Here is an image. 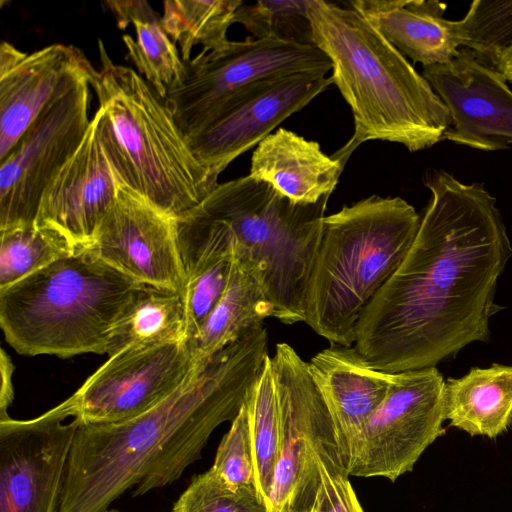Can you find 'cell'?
<instances>
[{
	"mask_svg": "<svg viewBox=\"0 0 512 512\" xmlns=\"http://www.w3.org/2000/svg\"><path fill=\"white\" fill-rule=\"evenodd\" d=\"M234 23L242 24L253 38L314 45L307 0L243 3L236 11Z\"/></svg>",
	"mask_w": 512,
	"mask_h": 512,
	"instance_id": "30",
	"label": "cell"
},
{
	"mask_svg": "<svg viewBox=\"0 0 512 512\" xmlns=\"http://www.w3.org/2000/svg\"><path fill=\"white\" fill-rule=\"evenodd\" d=\"M247 404L255 486L268 507L278 459V405L270 356L265 359Z\"/></svg>",
	"mask_w": 512,
	"mask_h": 512,
	"instance_id": "27",
	"label": "cell"
},
{
	"mask_svg": "<svg viewBox=\"0 0 512 512\" xmlns=\"http://www.w3.org/2000/svg\"><path fill=\"white\" fill-rule=\"evenodd\" d=\"M343 169L318 142L278 128L254 149L249 175L295 203L314 204L332 194Z\"/></svg>",
	"mask_w": 512,
	"mask_h": 512,
	"instance_id": "20",
	"label": "cell"
},
{
	"mask_svg": "<svg viewBox=\"0 0 512 512\" xmlns=\"http://www.w3.org/2000/svg\"><path fill=\"white\" fill-rule=\"evenodd\" d=\"M278 405V459L268 510L303 512L315 500L319 459L338 451L332 421L308 363L287 343L270 357Z\"/></svg>",
	"mask_w": 512,
	"mask_h": 512,
	"instance_id": "9",
	"label": "cell"
},
{
	"mask_svg": "<svg viewBox=\"0 0 512 512\" xmlns=\"http://www.w3.org/2000/svg\"><path fill=\"white\" fill-rule=\"evenodd\" d=\"M198 367L186 341L124 348L110 355L61 404L80 424L124 421L165 399Z\"/></svg>",
	"mask_w": 512,
	"mask_h": 512,
	"instance_id": "12",
	"label": "cell"
},
{
	"mask_svg": "<svg viewBox=\"0 0 512 512\" xmlns=\"http://www.w3.org/2000/svg\"><path fill=\"white\" fill-rule=\"evenodd\" d=\"M313 44L332 63L333 84L351 108L354 132L332 157L345 167L363 142L399 143L410 152L443 140L451 115L429 82L357 11L307 0Z\"/></svg>",
	"mask_w": 512,
	"mask_h": 512,
	"instance_id": "3",
	"label": "cell"
},
{
	"mask_svg": "<svg viewBox=\"0 0 512 512\" xmlns=\"http://www.w3.org/2000/svg\"><path fill=\"white\" fill-rule=\"evenodd\" d=\"M105 512H116V511H108V510H107V511H105Z\"/></svg>",
	"mask_w": 512,
	"mask_h": 512,
	"instance_id": "36",
	"label": "cell"
},
{
	"mask_svg": "<svg viewBox=\"0 0 512 512\" xmlns=\"http://www.w3.org/2000/svg\"><path fill=\"white\" fill-rule=\"evenodd\" d=\"M140 284L90 250L0 289V326L19 354H108L112 330Z\"/></svg>",
	"mask_w": 512,
	"mask_h": 512,
	"instance_id": "6",
	"label": "cell"
},
{
	"mask_svg": "<svg viewBox=\"0 0 512 512\" xmlns=\"http://www.w3.org/2000/svg\"><path fill=\"white\" fill-rule=\"evenodd\" d=\"M455 28L460 47L498 70L512 46V0H475L466 15L455 21Z\"/></svg>",
	"mask_w": 512,
	"mask_h": 512,
	"instance_id": "29",
	"label": "cell"
},
{
	"mask_svg": "<svg viewBox=\"0 0 512 512\" xmlns=\"http://www.w3.org/2000/svg\"><path fill=\"white\" fill-rule=\"evenodd\" d=\"M268 356L267 330L257 326L144 413L116 423H79L58 512H105L134 485L133 495L141 496L177 480L201 457L213 431L236 417Z\"/></svg>",
	"mask_w": 512,
	"mask_h": 512,
	"instance_id": "2",
	"label": "cell"
},
{
	"mask_svg": "<svg viewBox=\"0 0 512 512\" xmlns=\"http://www.w3.org/2000/svg\"><path fill=\"white\" fill-rule=\"evenodd\" d=\"M282 512H293V511L284 510V511H282ZM303 512H314V510H313V508H312V506H311L309 509H307V510H305V511H303Z\"/></svg>",
	"mask_w": 512,
	"mask_h": 512,
	"instance_id": "35",
	"label": "cell"
},
{
	"mask_svg": "<svg viewBox=\"0 0 512 512\" xmlns=\"http://www.w3.org/2000/svg\"><path fill=\"white\" fill-rule=\"evenodd\" d=\"M445 419V381L435 366L391 373L386 397L367 421L347 474L396 481L445 434Z\"/></svg>",
	"mask_w": 512,
	"mask_h": 512,
	"instance_id": "10",
	"label": "cell"
},
{
	"mask_svg": "<svg viewBox=\"0 0 512 512\" xmlns=\"http://www.w3.org/2000/svg\"><path fill=\"white\" fill-rule=\"evenodd\" d=\"M119 28L132 24L136 38L122 35L128 58L137 67L140 75L162 97L178 82L184 72V61L176 44L165 32L161 17L147 1H107Z\"/></svg>",
	"mask_w": 512,
	"mask_h": 512,
	"instance_id": "24",
	"label": "cell"
},
{
	"mask_svg": "<svg viewBox=\"0 0 512 512\" xmlns=\"http://www.w3.org/2000/svg\"><path fill=\"white\" fill-rule=\"evenodd\" d=\"M430 202L399 268L363 309L355 349L373 369L434 367L488 341L497 281L512 248L496 198L445 171L425 182Z\"/></svg>",
	"mask_w": 512,
	"mask_h": 512,
	"instance_id": "1",
	"label": "cell"
},
{
	"mask_svg": "<svg viewBox=\"0 0 512 512\" xmlns=\"http://www.w3.org/2000/svg\"><path fill=\"white\" fill-rule=\"evenodd\" d=\"M333 80L293 73L257 80L232 95L187 141L212 182L239 155L258 145L284 120L325 91Z\"/></svg>",
	"mask_w": 512,
	"mask_h": 512,
	"instance_id": "13",
	"label": "cell"
},
{
	"mask_svg": "<svg viewBox=\"0 0 512 512\" xmlns=\"http://www.w3.org/2000/svg\"><path fill=\"white\" fill-rule=\"evenodd\" d=\"M14 365L4 349H1L0 356V373H1V386H0V419L9 417L8 408L14 398V390L12 385V375L14 372Z\"/></svg>",
	"mask_w": 512,
	"mask_h": 512,
	"instance_id": "34",
	"label": "cell"
},
{
	"mask_svg": "<svg viewBox=\"0 0 512 512\" xmlns=\"http://www.w3.org/2000/svg\"><path fill=\"white\" fill-rule=\"evenodd\" d=\"M118 185L91 119L80 146L45 188L35 225L58 232L74 252L87 249Z\"/></svg>",
	"mask_w": 512,
	"mask_h": 512,
	"instance_id": "18",
	"label": "cell"
},
{
	"mask_svg": "<svg viewBox=\"0 0 512 512\" xmlns=\"http://www.w3.org/2000/svg\"><path fill=\"white\" fill-rule=\"evenodd\" d=\"M445 417L472 436L504 432L512 421V366L472 368L445 381Z\"/></svg>",
	"mask_w": 512,
	"mask_h": 512,
	"instance_id": "22",
	"label": "cell"
},
{
	"mask_svg": "<svg viewBox=\"0 0 512 512\" xmlns=\"http://www.w3.org/2000/svg\"><path fill=\"white\" fill-rule=\"evenodd\" d=\"M320 484L312 505L314 512H364L338 452L319 459Z\"/></svg>",
	"mask_w": 512,
	"mask_h": 512,
	"instance_id": "33",
	"label": "cell"
},
{
	"mask_svg": "<svg viewBox=\"0 0 512 512\" xmlns=\"http://www.w3.org/2000/svg\"><path fill=\"white\" fill-rule=\"evenodd\" d=\"M171 512H269L254 485L234 488L211 469L196 476Z\"/></svg>",
	"mask_w": 512,
	"mask_h": 512,
	"instance_id": "31",
	"label": "cell"
},
{
	"mask_svg": "<svg viewBox=\"0 0 512 512\" xmlns=\"http://www.w3.org/2000/svg\"><path fill=\"white\" fill-rule=\"evenodd\" d=\"M420 222L401 197L377 195L325 216L304 322L331 344L351 347L363 309L401 265Z\"/></svg>",
	"mask_w": 512,
	"mask_h": 512,
	"instance_id": "5",
	"label": "cell"
},
{
	"mask_svg": "<svg viewBox=\"0 0 512 512\" xmlns=\"http://www.w3.org/2000/svg\"><path fill=\"white\" fill-rule=\"evenodd\" d=\"M308 367L332 421L347 470L367 421L386 397L391 373L370 367L355 347L337 344L314 355Z\"/></svg>",
	"mask_w": 512,
	"mask_h": 512,
	"instance_id": "19",
	"label": "cell"
},
{
	"mask_svg": "<svg viewBox=\"0 0 512 512\" xmlns=\"http://www.w3.org/2000/svg\"><path fill=\"white\" fill-rule=\"evenodd\" d=\"M90 82L48 107L0 161V230L34 225L43 192L91 123Z\"/></svg>",
	"mask_w": 512,
	"mask_h": 512,
	"instance_id": "11",
	"label": "cell"
},
{
	"mask_svg": "<svg viewBox=\"0 0 512 512\" xmlns=\"http://www.w3.org/2000/svg\"><path fill=\"white\" fill-rule=\"evenodd\" d=\"M72 253L67 240L46 227L0 230V289Z\"/></svg>",
	"mask_w": 512,
	"mask_h": 512,
	"instance_id": "28",
	"label": "cell"
},
{
	"mask_svg": "<svg viewBox=\"0 0 512 512\" xmlns=\"http://www.w3.org/2000/svg\"><path fill=\"white\" fill-rule=\"evenodd\" d=\"M422 76L452 118L443 140L483 151L512 145V91L499 70L461 48L448 62L423 67Z\"/></svg>",
	"mask_w": 512,
	"mask_h": 512,
	"instance_id": "16",
	"label": "cell"
},
{
	"mask_svg": "<svg viewBox=\"0 0 512 512\" xmlns=\"http://www.w3.org/2000/svg\"><path fill=\"white\" fill-rule=\"evenodd\" d=\"M87 249L140 285L184 289L177 217L120 183Z\"/></svg>",
	"mask_w": 512,
	"mask_h": 512,
	"instance_id": "14",
	"label": "cell"
},
{
	"mask_svg": "<svg viewBox=\"0 0 512 512\" xmlns=\"http://www.w3.org/2000/svg\"><path fill=\"white\" fill-rule=\"evenodd\" d=\"M96 69L81 49L51 44L26 53L0 45V161L48 107L84 82Z\"/></svg>",
	"mask_w": 512,
	"mask_h": 512,
	"instance_id": "17",
	"label": "cell"
},
{
	"mask_svg": "<svg viewBox=\"0 0 512 512\" xmlns=\"http://www.w3.org/2000/svg\"><path fill=\"white\" fill-rule=\"evenodd\" d=\"M243 3L241 0H167L163 2L161 24L178 44L181 58L186 62L191 59L195 45L213 50L229 41L227 31Z\"/></svg>",
	"mask_w": 512,
	"mask_h": 512,
	"instance_id": "26",
	"label": "cell"
},
{
	"mask_svg": "<svg viewBox=\"0 0 512 512\" xmlns=\"http://www.w3.org/2000/svg\"><path fill=\"white\" fill-rule=\"evenodd\" d=\"M186 340L182 294L139 285L112 330L107 355L129 347L160 346Z\"/></svg>",
	"mask_w": 512,
	"mask_h": 512,
	"instance_id": "25",
	"label": "cell"
},
{
	"mask_svg": "<svg viewBox=\"0 0 512 512\" xmlns=\"http://www.w3.org/2000/svg\"><path fill=\"white\" fill-rule=\"evenodd\" d=\"M210 469L231 487L255 486L247 400L231 421L230 429L223 436Z\"/></svg>",
	"mask_w": 512,
	"mask_h": 512,
	"instance_id": "32",
	"label": "cell"
},
{
	"mask_svg": "<svg viewBox=\"0 0 512 512\" xmlns=\"http://www.w3.org/2000/svg\"><path fill=\"white\" fill-rule=\"evenodd\" d=\"M349 7L403 56L425 66L451 60L459 50L455 21L435 0H352Z\"/></svg>",
	"mask_w": 512,
	"mask_h": 512,
	"instance_id": "21",
	"label": "cell"
},
{
	"mask_svg": "<svg viewBox=\"0 0 512 512\" xmlns=\"http://www.w3.org/2000/svg\"><path fill=\"white\" fill-rule=\"evenodd\" d=\"M100 68L90 81L92 117L116 179L180 217L217 186L197 160L166 100L132 68L115 63L98 40Z\"/></svg>",
	"mask_w": 512,
	"mask_h": 512,
	"instance_id": "4",
	"label": "cell"
},
{
	"mask_svg": "<svg viewBox=\"0 0 512 512\" xmlns=\"http://www.w3.org/2000/svg\"><path fill=\"white\" fill-rule=\"evenodd\" d=\"M273 314L256 279L234 259L224 293L197 334L186 341L194 362H207Z\"/></svg>",
	"mask_w": 512,
	"mask_h": 512,
	"instance_id": "23",
	"label": "cell"
},
{
	"mask_svg": "<svg viewBox=\"0 0 512 512\" xmlns=\"http://www.w3.org/2000/svg\"><path fill=\"white\" fill-rule=\"evenodd\" d=\"M330 195L295 203L249 174L218 184L187 211L228 235L234 259L258 282L284 324L305 321L311 270Z\"/></svg>",
	"mask_w": 512,
	"mask_h": 512,
	"instance_id": "7",
	"label": "cell"
},
{
	"mask_svg": "<svg viewBox=\"0 0 512 512\" xmlns=\"http://www.w3.org/2000/svg\"><path fill=\"white\" fill-rule=\"evenodd\" d=\"M62 404L29 420L0 419V512H58L79 422Z\"/></svg>",
	"mask_w": 512,
	"mask_h": 512,
	"instance_id": "15",
	"label": "cell"
},
{
	"mask_svg": "<svg viewBox=\"0 0 512 512\" xmlns=\"http://www.w3.org/2000/svg\"><path fill=\"white\" fill-rule=\"evenodd\" d=\"M331 70V60L315 45L276 38L229 40L184 62L182 77L168 89L165 100L187 139L250 83L293 73L326 75Z\"/></svg>",
	"mask_w": 512,
	"mask_h": 512,
	"instance_id": "8",
	"label": "cell"
}]
</instances>
